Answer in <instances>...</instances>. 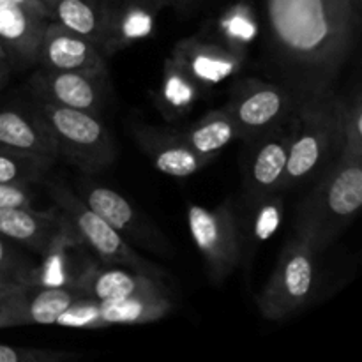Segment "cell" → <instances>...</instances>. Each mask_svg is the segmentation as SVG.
I'll return each mask as SVG.
<instances>
[{"instance_id":"1","label":"cell","mask_w":362,"mask_h":362,"mask_svg":"<svg viewBox=\"0 0 362 362\" xmlns=\"http://www.w3.org/2000/svg\"><path fill=\"white\" fill-rule=\"evenodd\" d=\"M362 0H260L262 67L304 101L334 90L357 39Z\"/></svg>"},{"instance_id":"2","label":"cell","mask_w":362,"mask_h":362,"mask_svg":"<svg viewBox=\"0 0 362 362\" xmlns=\"http://www.w3.org/2000/svg\"><path fill=\"white\" fill-rule=\"evenodd\" d=\"M346 99L336 90L304 99L292 119L288 161L278 193L311 184L338 159Z\"/></svg>"},{"instance_id":"3","label":"cell","mask_w":362,"mask_h":362,"mask_svg":"<svg viewBox=\"0 0 362 362\" xmlns=\"http://www.w3.org/2000/svg\"><path fill=\"white\" fill-rule=\"evenodd\" d=\"M361 207L362 158L339 152L299 205L296 233L310 240L320 255L354 221Z\"/></svg>"},{"instance_id":"4","label":"cell","mask_w":362,"mask_h":362,"mask_svg":"<svg viewBox=\"0 0 362 362\" xmlns=\"http://www.w3.org/2000/svg\"><path fill=\"white\" fill-rule=\"evenodd\" d=\"M30 106L52 134L59 156L78 168L92 173L115 161V144L99 117L32 95Z\"/></svg>"},{"instance_id":"5","label":"cell","mask_w":362,"mask_h":362,"mask_svg":"<svg viewBox=\"0 0 362 362\" xmlns=\"http://www.w3.org/2000/svg\"><path fill=\"white\" fill-rule=\"evenodd\" d=\"M317 257L310 240L299 233L286 240L258 297V310L267 320H285L310 303L318 286Z\"/></svg>"},{"instance_id":"6","label":"cell","mask_w":362,"mask_h":362,"mask_svg":"<svg viewBox=\"0 0 362 362\" xmlns=\"http://www.w3.org/2000/svg\"><path fill=\"white\" fill-rule=\"evenodd\" d=\"M48 193L57 207L66 214L76 230L81 244L90 247L103 262L110 265L131 269L151 278H165V271L141 257L133 244L127 243L112 225L95 214L73 189L62 182H48Z\"/></svg>"},{"instance_id":"7","label":"cell","mask_w":362,"mask_h":362,"mask_svg":"<svg viewBox=\"0 0 362 362\" xmlns=\"http://www.w3.org/2000/svg\"><path fill=\"white\" fill-rule=\"evenodd\" d=\"M187 226L204 257L209 276L218 283L225 281L244 258L239 204L228 198L216 209L189 205Z\"/></svg>"},{"instance_id":"8","label":"cell","mask_w":362,"mask_h":362,"mask_svg":"<svg viewBox=\"0 0 362 362\" xmlns=\"http://www.w3.org/2000/svg\"><path fill=\"white\" fill-rule=\"evenodd\" d=\"M300 99L274 81L246 78L237 81L223 108L228 112L239 131V140L247 141L296 115Z\"/></svg>"},{"instance_id":"9","label":"cell","mask_w":362,"mask_h":362,"mask_svg":"<svg viewBox=\"0 0 362 362\" xmlns=\"http://www.w3.org/2000/svg\"><path fill=\"white\" fill-rule=\"evenodd\" d=\"M293 119V117H292ZM292 119L281 126L244 141L243 154V198L239 207L247 209L278 193L286 161H288Z\"/></svg>"},{"instance_id":"10","label":"cell","mask_w":362,"mask_h":362,"mask_svg":"<svg viewBox=\"0 0 362 362\" xmlns=\"http://www.w3.org/2000/svg\"><path fill=\"white\" fill-rule=\"evenodd\" d=\"M80 198L112 225L129 244L141 250L154 251L161 257H172L173 247L158 226L145 218L127 198L110 187L85 182L80 187Z\"/></svg>"},{"instance_id":"11","label":"cell","mask_w":362,"mask_h":362,"mask_svg":"<svg viewBox=\"0 0 362 362\" xmlns=\"http://www.w3.org/2000/svg\"><path fill=\"white\" fill-rule=\"evenodd\" d=\"M0 235L7 240L46 255L59 246H81L76 230L59 207L34 211L32 207L0 209Z\"/></svg>"},{"instance_id":"12","label":"cell","mask_w":362,"mask_h":362,"mask_svg":"<svg viewBox=\"0 0 362 362\" xmlns=\"http://www.w3.org/2000/svg\"><path fill=\"white\" fill-rule=\"evenodd\" d=\"M108 74L73 73V71H52L37 67L28 78V92L32 98L46 99L60 106L81 110L101 115L108 101Z\"/></svg>"},{"instance_id":"13","label":"cell","mask_w":362,"mask_h":362,"mask_svg":"<svg viewBox=\"0 0 362 362\" xmlns=\"http://www.w3.org/2000/svg\"><path fill=\"white\" fill-rule=\"evenodd\" d=\"M81 297L67 286L25 283L0 300V327L55 325L59 315Z\"/></svg>"},{"instance_id":"14","label":"cell","mask_w":362,"mask_h":362,"mask_svg":"<svg viewBox=\"0 0 362 362\" xmlns=\"http://www.w3.org/2000/svg\"><path fill=\"white\" fill-rule=\"evenodd\" d=\"M35 67L52 71H73V73L108 74L105 55L87 41L69 30L59 21L52 20L45 28L39 42Z\"/></svg>"},{"instance_id":"15","label":"cell","mask_w":362,"mask_h":362,"mask_svg":"<svg viewBox=\"0 0 362 362\" xmlns=\"http://www.w3.org/2000/svg\"><path fill=\"white\" fill-rule=\"evenodd\" d=\"M53 20L90 41L103 55L117 52V0H53Z\"/></svg>"},{"instance_id":"16","label":"cell","mask_w":362,"mask_h":362,"mask_svg":"<svg viewBox=\"0 0 362 362\" xmlns=\"http://www.w3.org/2000/svg\"><path fill=\"white\" fill-rule=\"evenodd\" d=\"M53 18L20 6L13 0H0V48L9 66L28 69L35 66L39 42L46 25Z\"/></svg>"},{"instance_id":"17","label":"cell","mask_w":362,"mask_h":362,"mask_svg":"<svg viewBox=\"0 0 362 362\" xmlns=\"http://www.w3.org/2000/svg\"><path fill=\"white\" fill-rule=\"evenodd\" d=\"M173 60L198 85L219 83L240 69L244 49L216 39L193 37L177 45Z\"/></svg>"},{"instance_id":"18","label":"cell","mask_w":362,"mask_h":362,"mask_svg":"<svg viewBox=\"0 0 362 362\" xmlns=\"http://www.w3.org/2000/svg\"><path fill=\"white\" fill-rule=\"evenodd\" d=\"M71 288L76 290L81 297H90L95 300H117L131 296L168 293L163 279L110 264L106 267L94 264L83 265Z\"/></svg>"},{"instance_id":"19","label":"cell","mask_w":362,"mask_h":362,"mask_svg":"<svg viewBox=\"0 0 362 362\" xmlns=\"http://www.w3.org/2000/svg\"><path fill=\"white\" fill-rule=\"evenodd\" d=\"M134 140L151 159L152 165L165 175L184 179L200 172L211 163L207 158L194 152L182 140L179 131L138 126L134 127Z\"/></svg>"},{"instance_id":"20","label":"cell","mask_w":362,"mask_h":362,"mask_svg":"<svg viewBox=\"0 0 362 362\" xmlns=\"http://www.w3.org/2000/svg\"><path fill=\"white\" fill-rule=\"evenodd\" d=\"M0 148L49 163L59 158L52 134L30 105L0 112Z\"/></svg>"},{"instance_id":"21","label":"cell","mask_w":362,"mask_h":362,"mask_svg":"<svg viewBox=\"0 0 362 362\" xmlns=\"http://www.w3.org/2000/svg\"><path fill=\"white\" fill-rule=\"evenodd\" d=\"M99 308L106 325H134L161 320L172 311L173 303L170 293H147L117 300H99Z\"/></svg>"},{"instance_id":"22","label":"cell","mask_w":362,"mask_h":362,"mask_svg":"<svg viewBox=\"0 0 362 362\" xmlns=\"http://www.w3.org/2000/svg\"><path fill=\"white\" fill-rule=\"evenodd\" d=\"M179 133L194 152L207 158L209 161H212L226 145L239 138L235 122L225 108L209 112L198 122Z\"/></svg>"},{"instance_id":"23","label":"cell","mask_w":362,"mask_h":362,"mask_svg":"<svg viewBox=\"0 0 362 362\" xmlns=\"http://www.w3.org/2000/svg\"><path fill=\"white\" fill-rule=\"evenodd\" d=\"M163 0H117L115 45L117 49L134 39L145 37L152 32L154 18L163 9Z\"/></svg>"},{"instance_id":"24","label":"cell","mask_w":362,"mask_h":362,"mask_svg":"<svg viewBox=\"0 0 362 362\" xmlns=\"http://www.w3.org/2000/svg\"><path fill=\"white\" fill-rule=\"evenodd\" d=\"M283 214V193H276L253 207H239L240 228H243L244 255L255 250L257 244L269 239L278 230Z\"/></svg>"},{"instance_id":"25","label":"cell","mask_w":362,"mask_h":362,"mask_svg":"<svg viewBox=\"0 0 362 362\" xmlns=\"http://www.w3.org/2000/svg\"><path fill=\"white\" fill-rule=\"evenodd\" d=\"M49 166L52 163L45 161V159L30 158V156L0 148V182L4 184L27 186L35 180H41Z\"/></svg>"},{"instance_id":"26","label":"cell","mask_w":362,"mask_h":362,"mask_svg":"<svg viewBox=\"0 0 362 362\" xmlns=\"http://www.w3.org/2000/svg\"><path fill=\"white\" fill-rule=\"evenodd\" d=\"M55 325L73 329H101L106 327L101 317L99 300L90 297H78L71 306H67L57 318Z\"/></svg>"},{"instance_id":"27","label":"cell","mask_w":362,"mask_h":362,"mask_svg":"<svg viewBox=\"0 0 362 362\" xmlns=\"http://www.w3.org/2000/svg\"><path fill=\"white\" fill-rule=\"evenodd\" d=\"M0 272L11 276L20 285L39 283V265H34L27 258L21 257L16 250L7 246L2 235H0Z\"/></svg>"},{"instance_id":"28","label":"cell","mask_w":362,"mask_h":362,"mask_svg":"<svg viewBox=\"0 0 362 362\" xmlns=\"http://www.w3.org/2000/svg\"><path fill=\"white\" fill-rule=\"evenodd\" d=\"M341 152L362 158V105L359 95H356L354 103L345 101Z\"/></svg>"},{"instance_id":"29","label":"cell","mask_w":362,"mask_h":362,"mask_svg":"<svg viewBox=\"0 0 362 362\" xmlns=\"http://www.w3.org/2000/svg\"><path fill=\"white\" fill-rule=\"evenodd\" d=\"M76 354L52 352V350L20 349V346L2 345L0 343V362H55L64 359H74Z\"/></svg>"},{"instance_id":"30","label":"cell","mask_w":362,"mask_h":362,"mask_svg":"<svg viewBox=\"0 0 362 362\" xmlns=\"http://www.w3.org/2000/svg\"><path fill=\"white\" fill-rule=\"evenodd\" d=\"M32 191L20 184L0 182V209L32 207Z\"/></svg>"},{"instance_id":"31","label":"cell","mask_w":362,"mask_h":362,"mask_svg":"<svg viewBox=\"0 0 362 362\" xmlns=\"http://www.w3.org/2000/svg\"><path fill=\"white\" fill-rule=\"evenodd\" d=\"M221 2L225 0H163L165 7H172L175 13L182 14V16H193V14Z\"/></svg>"},{"instance_id":"32","label":"cell","mask_w":362,"mask_h":362,"mask_svg":"<svg viewBox=\"0 0 362 362\" xmlns=\"http://www.w3.org/2000/svg\"><path fill=\"white\" fill-rule=\"evenodd\" d=\"M13 2L20 4V6H23V7H28V9H32V11H37V13H42V14H48V16H52V11L48 9V6H46L42 0H13Z\"/></svg>"},{"instance_id":"33","label":"cell","mask_w":362,"mask_h":362,"mask_svg":"<svg viewBox=\"0 0 362 362\" xmlns=\"http://www.w3.org/2000/svg\"><path fill=\"white\" fill-rule=\"evenodd\" d=\"M16 286H20V283L14 281L11 276L0 272V292H11V290H14Z\"/></svg>"},{"instance_id":"34","label":"cell","mask_w":362,"mask_h":362,"mask_svg":"<svg viewBox=\"0 0 362 362\" xmlns=\"http://www.w3.org/2000/svg\"><path fill=\"white\" fill-rule=\"evenodd\" d=\"M7 76H9V62L4 59H0V85L6 83Z\"/></svg>"},{"instance_id":"35","label":"cell","mask_w":362,"mask_h":362,"mask_svg":"<svg viewBox=\"0 0 362 362\" xmlns=\"http://www.w3.org/2000/svg\"><path fill=\"white\" fill-rule=\"evenodd\" d=\"M42 2H45L46 6H48V9H49V6H52V2H53V0H42Z\"/></svg>"},{"instance_id":"36","label":"cell","mask_w":362,"mask_h":362,"mask_svg":"<svg viewBox=\"0 0 362 362\" xmlns=\"http://www.w3.org/2000/svg\"><path fill=\"white\" fill-rule=\"evenodd\" d=\"M0 59H4V60H6V55H4V52H2V48H0Z\"/></svg>"}]
</instances>
